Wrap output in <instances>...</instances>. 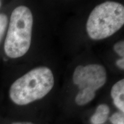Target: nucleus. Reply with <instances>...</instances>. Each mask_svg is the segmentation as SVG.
I'll use <instances>...</instances> for the list:
<instances>
[{
    "label": "nucleus",
    "mask_w": 124,
    "mask_h": 124,
    "mask_svg": "<svg viewBox=\"0 0 124 124\" xmlns=\"http://www.w3.org/2000/svg\"><path fill=\"white\" fill-rule=\"evenodd\" d=\"M116 64L118 66V67L120 68L121 69L124 70V58H122L118 59L116 62Z\"/></svg>",
    "instance_id": "10"
},
{
    "label": "nucleus",
    "mask_w": 124,
    "mask_h": 124,
    "mask_svg": "<svg viewBox=\"0 0 124 124\" xmlns=\"http://www.w3.org/2000/svg\"><path fill=\"white\" fill-rule=\"evenodd\" d=\"M107 73L104 67L97 64L78 66L73 74V82L79 89L76 103L84 106L95 97V92L105 84Z\"/></svg>",
    "instance_id": "4"
},
{
    "label": "nucleus",
    "mask_w": 124,
    "mask_h": 124,
    "mask_svg": "<svg viewBox=\"0 0 124 124\" xmlns=\"http://www.w3.org/2000/svg\"><path fill=\"white\" fill-rule=\"evenodd\" d=\"M8 23V17L4 13H0V43L2 41L5 32L7 29Z\"/></svg>",
    "instance_id": "7"
},
{
    "label": "nucleus",
    "mask_w": 124,
    "mask_h": 124,
    "mask_svg": "<svg viewBox=\"0 0 124 124\" xmlns=\"http://www.w3.org/2000/svg\"><path fill=\"white\" fill-rule=\"evenodd\" d=\"M110 121L112 124H124V113L116 112L110 118Z\"/></svg>",
    "instance_id": "8"
},
{
    "label": "nucleus",
    "mask_w": 124,
    "mask_h": 124,
    "mask_svg": "<svg viewBox=\"0 0 124 124\" xmlns=\"http://www.w3.org/2000/svg\"><path fill=\"white\" fill-rule=\"evenodd\" d=\"M124 24V6L118 2L107 1L97 6L91 12L86 31L91 39L102 40L117 32Z\"/></svg>",
    "instance_id": "3"
},
{
    "label": "nucleus",
    "mask_w": 124,
    "mask_h": 124,
    "mask_svg": "<svg viewBox=\"0 0 124 124\" xmlns=\"http://www.w3.org/2000/svg\"><path fill=\"white\" fill-rule=\"evenodd\" d=\"M114 49L118 55L122 58L124 56V40H121L116 43L114 46Z\"/></svg>",
    "instance_id": "9"
},
{
    "label": "nucleus",
    "mask_w": 124,
    "mask_h": 124,
    "mask_svg": "<svg viewBox=\"0 0 124 124\" xmlns=\"http://www.w3.org/2000/svg\"><path fill=\"white\" fill-rule=\"evenodd\" d=\"M12 124H34L30 122H15Z\"/></svg>",
    "instance_id": "11"
},
{
    "label": "nucleus",
    "mask_w": 124,
    "mask_h": 124,
    "mask_svg": "<svg viewBox=\"0 0 124 124\" xmlns=\"http://www.w3.org/2000/svg\"><path fill=\"white\" fill-rule=\"evenodd\" d=\"M110 108L106 104L100 105L91 116L90 122L92 124H103L108 120Z\"/></svg>",
    "instance_id": "6"
},
{
    "label": "nucleus",
    "mask_w": 124,
    "mask_h": 124,
    "mask_svg": "<svg viewBox=\"0 0 124 124\" xmlns=\"http://www.w3.org/2000/svg\"><path fill=\"white\" fill-rule=\"evenodd\" d=\"M113 103L122 113L124 112V80L121 79L113 85L111 90Z\"/></svg>",
    "instance_id": "5"
},
{
    "label": "nucleus",
    "mask_w": 124,
    "mask_h": 124,
    "mask_svg": "<svg viewBox=\"0 0 124 124\" xmlns=\"http://www.w3.org/2000/svg\"><path fill=\"white\" fill-rule=\"evenodd\" d=\"M54 77L46 67H38L29 71L12 85L10 100L17 105H26L40 100L53 88Z\"/></svg>",
    "instance_id": "1"
},
{
    "label": "nucleus",
    "mask_w": 124,
    "mask_h": 124,
    "mask_svg": "<svg viewBox=\"0 0 124 124\" xmlns=\"http://www.w3.org/2000/svg\"><path fill=\"white\" fill-rule=\"evenodd\" d=\"M33 24V15L28 8L20 6L14 9L4 44L5 52L9 58H20L28 51Z\"/></svg>",
    "instance_id": "2"
}]
</instances>
